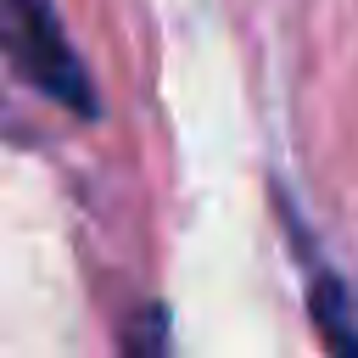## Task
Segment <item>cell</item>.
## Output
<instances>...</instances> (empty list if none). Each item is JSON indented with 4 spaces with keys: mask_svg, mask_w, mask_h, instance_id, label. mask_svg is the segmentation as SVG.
I'll list each match as a JSON object with an SVG mask.
<instances>
[{
    "mask_svg": "<svg viewBox=\"0 0 358 358\" xmlns=\"http://www.w3.org/2000/svg\"><path fill=\"white\" fill-rule=\"evenodd\" d=\"M0 56L11 62V73H22L56 106L95 117V84H90L78 50L67 45L50 0H0Z\"/></svg>",
    "mask_w": 358,
    "mask_h": 358,
    "instance_id": "1",
    "label": "cell"
}]
</instances>
